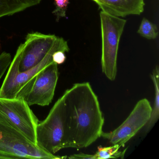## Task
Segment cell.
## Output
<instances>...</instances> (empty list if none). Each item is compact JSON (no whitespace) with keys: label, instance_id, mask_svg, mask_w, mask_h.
Listing matches in <instances>:
<instances>
[{"label":"cell","instance_id":"2e32d148","mask_svg":"<svg viewBox=\"0 0 159 159\" xmlns=\"http://www.w3.org/2000/svg\"><path fill=\"white\" fill-rule=\"evenodd\" d=\"M11 54L3 52L0 54V80L8 70L12 62Z\"/></svg>","mask_w":159,"mask_h":159},{"label":"cell","instance_id":"4fadbf2b","mask_svg":"<svg viewBox=\"0 0 159 159\" xmlns=\"http://www.w3.org/2000/svg\"><path fill=\"white\" fill-rule=\"evenodd\" d=\"M120 148L117 144L108 147H98L97 152L94 154V159L123 158L126 149L123 151H119Z\"/></svg>","mask_w":159,"mask_h":159},{"label":"cell","instance_id":"277c9868","mask_svg":"<svg viewBox=\"0 0 159 159\" xmlns=\"http://www.w3.org/2000/svg\"><path fill=\"white\" fill-rule=\"evenodd\" d=\"M102 38L101 67L110 80L114 81L117 73V56L119 43L126 20L106 13H100Z\"/></svg>","mask_w":159,"mask_h":159},{"label":"cell","instance_id":"5bb4252c","mask_svg":"<svg viewBox=\"0 0 159 159\" xmlns=\"http://www.w3.org/2000/svg\"><path fill=\"white\" fill-rule=\"evenodd\" d=\"M137 32L140 36L148 39H156L158 35L156 26L145 18L141 21Z\"/></svg>","mask_w":159,"mask_h":159},{"label":"cell","instance_id":"5b68a950","mask_svg":"<svg viewBox=\"0 0 159 159\" xmlns=\"http://www.w3.org/2000/svg\"><path fill=\"white\" fill-rule=\"evenodd\" d=\"M0 121L37 145V129L39 121L24 99L0 98Z\"/></svg>","mask_w":159,"mask_h":159},{"label":"cell","instance_id":"7c38bea8","mask_svg":"<svg viewBox=\"0 0 159 159\" xmlns=\"http://www.w3.org/2000/svg\"><path fill=\"white\" fill-rule=\"evenodd\" d=\"M151 79L154 84L155 90V98L154 104L152 107L150 118L145 125V132H148L155 124L159 117V67H156L152 71Z\"/></svg>","mask_w":159,"mask_h":159},{"label":"cell","instance_id":"3957f363","mask_svg":"<svg viewBox=\"0 0 159 159\" xmlns=\"http://www.w3.org/2000/svg\"><path fill=\"white\" fill-rule=\"evenodd\" d=\"M37 145L52 154L67 148L64 96L55 103L46 119L39 122L37 129Z\"/></svg>","mask_w":159,"mask_h":159},{"label":"cell","instance_id":"e0dca14e","mask_svg":"<svg viewBox=\"0 0 159 159\" xmlns=\"http://www.w3.org/2000/svg\"><path fill=\"white\" fill-rule=\"evenodd\" d=\"M65 53L61 51H57L54 52L52 56L53 62L56 63L57 65L63 64L66 58Z\"/></svg>","mask_w":159,"mask_h":159},{"label":"cell","instance_id":"ac0fdd59","mask_svg":"<svg viewBox=\"0 0 159 159\" xmlns=\"http://www.w3.org/2000/svg\"><path fill=\"white\" fill-rule=\"evenodd\" d=\"M68 158L71 159H94V154H87L83 153L73 154L69 157Z\"/></svg>","mask_w":159,"mask_h":159},{"label":"cell","instance_id":"8992f818","mask_svg":"<svg viewBox=\"0 0 159 159\" xmlns=\"http://www.w3.org/2000/svg\"><path fill=\"white\" fill-rule=\"evenodd\" d=\"M0 153L6 155L9 159H58L66 157L47 153L21 133L1 121Z\"/></svg>","mask_w":159,"mask_h":159},{"label":"cell","instance_id":"9a60e30c","mask_svg":"<svg viewBox=\"0 0 159 159\" xmlns=\"http://www.w3.org/2000/svg\"><path fill=\"white\" fill-rule=\"evenodd\" d=\"M56 9L52 13L57 16V20L58 21L60 18L66 17V11L69 4V0H54Z\"/></svg>","mask_w":159,"mask_h":159},{"label":"cell","instance_id":"6da1fadb","mask_svg":"<svg viewBox=\"0 0 159 159\" xmlns=\"http://www.w3.org/2000/svg\"><path fill=\"white\" fill-rule=\"evenodd\" d=\"M63 95L67 148H87L103 132L105 120L98 97L89 82L74 84Z\"/></svg>","mask_w":159,"mask_h":159},{"label":"cell","instance_id":"8fae6325","mask_svg":"<svg viewBox=\"0 0 159 159\" xmlns=\"http://www.w3.org/2000/svg\"><path fill=\"white\" fill-rule=\"evenodd\" d=\"M41 0H0V18L25 11L38 5Z\"/></svg>","mask_w":159,"mask_h":159},{"label":"cell","instance_id":"9c48e42d","mask_svg":"<svg viewBox=\"0 0 159 159\" xmlns=\"http://www.w3.org/2000/svg\"><path fill=\"white\" fill-rule=\"evenodd\" d=\"M58 79L57 65L53 62L37 74L30 91L23 99L30 106H49L53 98Z\"/></svg>","mask_w":159,"mask_h":159},{"label":"cell","instance_id":"52a82bcc","mask_svg":"<svg viewBox=\"0 0 159 159\" xmlns=\"http://www.w3.org/2000/svg\"><path fill=\"white\" fill-rule=\"evenodd\" d=\"M152 107L147 98L137 103L126 120L113 131L102 132L101 137L108 140L111 145L123 147L139 131L145 126L149 120Z\"/></svg>","mask_w":159,"mask_h":159},{"label":"cell","instance_id":"30bf717a","mask_svg":"<svg viewBox=\"0 0 159 159\" xmlns=\"http://www.w3.org/2000/svg\"><path fill=\"white\" fill-rule=\"evenodd\" d=\"M101 11L119 17L139 15L144 10V0H92Z\"/></svg>","mask_w":159,"mask_h":159},{"label":"cell","instance_id":"7a4b0ae2","mask_svg":"<svg viewBox=\"0 0 159 159\" xmlns=\"http://www.w3.org/2000/svg\"><path fill=\"white\" fill-rule=\"evenodd\" d=\"M22 48L23 43H21L16 51L0 88V98L23 99L30 91L37 74L53 62L52 57L53 53L57 51H63L65 52L70 51L66 41L60 38L55 47L39 64L28 70L20 72L19 71V64Z\"/></svg>","mask_w":159,"mask_h":159},{"label":"cell","instance_id":"ba28073f","mask_svg":"<svg viewBox=\"0 0 159 159\" xmlns=\"http://www.w3.org/2000/svg\"><path fill=\"white\" fill-rule=\"evenodd\" d=\"M60 38L38 32L28 34L23 43L19 71L28 70L39 64L55 47Z\"/></svg>","mask_w":159,"mask_h":159}]
</instances>
